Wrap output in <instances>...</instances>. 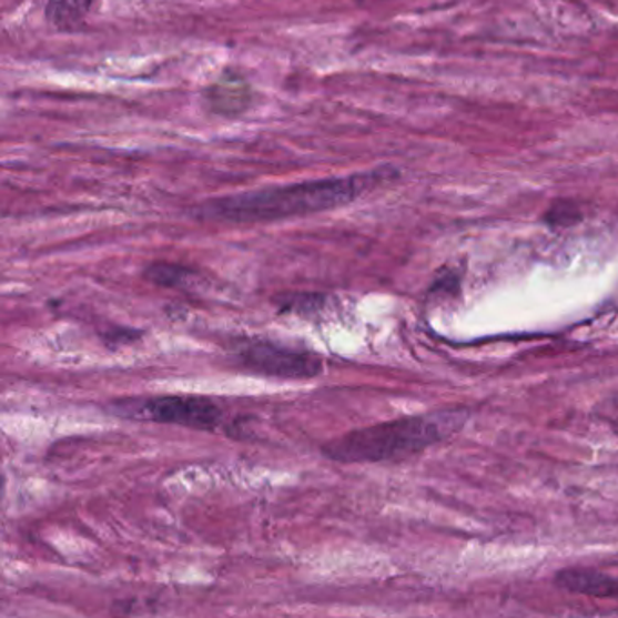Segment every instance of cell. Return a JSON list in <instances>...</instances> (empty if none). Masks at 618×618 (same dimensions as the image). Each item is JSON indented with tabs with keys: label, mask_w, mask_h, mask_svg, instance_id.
I'll return each mask as SVG.
<instances>
[{
	"label": "cell",
	"mask_w": 618,
	"mask_h": 618,
	"mask_svg": "<svg viewBox=\"0 0 618 618\" xmlns=\"http://www.w3.org/2000/svg\"><path fill=\"white\" fill-rule=\"evenodd\" d=\"M194 276L193 269L180 265V263L154 262L148 265L144 277L154 283L156 287L176 288L191 282Z\"/></svg>",
	"instance_id": "cell-9"
},
{
	"label": "cell",
	"mask_w": 618,
	"mask_h": 618,
	"mask_svg": "<svg viewBox=\"0 0 618 618\" xmlns=\"http://www.w3.org/2000/svg\"><path fill=\"white\" fill-rule=\"evenodd\" d=\"M207 100L214 113L233 116L243 113L251 104V88L240 74L225 73L220 82L207 90Z\"/></svg>",
	"instance_id": "cell-6"
},
{
	"label": "cell",
	"mask_w": 618,
	"mask_h": 618,
	"mask_svg": "<svg viewBox=\"0 0 618 618\" xmlns=\"http://www.w3.org/2000/svg\"><path fill=\"white\" fill-rule=\"evenodd\" d=\"M396 179H399V171L385 165L345 179L311 180L282 188L257 189L200 203L194 209V216L225 223L280 222L343 207L377 185Z\"/></svg>",
	"instance_id": "cell-1"
},
{
	"label": "cell",
	"mask_w": 618,
	"mask_h": 618,
	"mask_svg": "<svg viewBox=\"0 0 618 618\" xmlns=\"http://www.w3.org/2000/svg\"><path fill=\"white\" fill-rule=\"evenodd\" d=\"M466 419V412L450 411L385 421L328 440L323 445L322 454L343 465L408 459L454 436Z\"/></svg>",
	"instance_id": "cell-2"
},
{
	"label": "cell",
	"mask_w": 618,
	"mask_h": 618,
	"mask_svg": "<svg viewBox=\"0 0 618 618\" xmlns=\"http://www.w3.org/2000/svg\"><path fill=\"white\" fill-rule=\"evenodd\" d=\"M234 359L245 371L276 379H312L322 376L325 363L307 348L243 337L233 345Z\"/></svg>",
	"instance_id": "cell-4"
},
{
	"label": "cell",
	"mask_w": 618,
	"mask_h": 618,
	"mask_svg": "<svg viewBox=\"0 0 618 618\" xmlns=\"http://www.w3.org/2000/svg\"><path fill=\"white\" fill-rule=\"evenodd\" d=\"M93 0H48L45 19L51 28L71 31L90 13Z\"/></svg>",
	"instance_id": "cell-7"
},
{
	"label": "cell",
	"mask_w": 618,
	"mask_h": 618,
	"mask_svg": "<svg viewBox=\"0 0 618 618\" xmlns=\"http://www.w3.org/2000/svg\"><path fill=\"white\" fill-rule=\"evenodd\" d=\"M328 297L317 292H285L274 297V305L280 314L294 316H320L327 308Z\"/></svg>",
	"instance_id": "cell-8"
},
{
	"label": "cell",
	"mask_w": 618,
	"mask_h": 618,
	"mask_svg": "<svg viewBox=\"0 0 618 618\" xmlns=\"http://www.w3.org/2000/svg\"><path fill=\"white\" fill-rule=\"evenodd\" d=\"M555 584L571 594L618 600V579L589 568L560 569Z\"/></svg>",
	"instance_id": "cell-5"
},
{
	"label": "cell",
	"mask_w": 618,
	"mask_h": 618,
	"mask_svg": "<svg viewBox=\"0 0 618 618\" xmlns=\"http://www.w3.org/2000/svg\"><path fill=\"white\" fill-rule=\"evenodd\" d=\"M114 416L149 421L160 425L183 426L191 430L214 432L222 425L219 403L203 396H156L145 399H119L111 403Z\"/></svg>",
	"instance_id": "cell-3"
},
{
	"label": "cell",
	"mask_w": 618,
	"mask_h": 618,
	"mask_svg": "<svg viewBox=\"0 0 618 618\" xmlns=\"http://www.w3.org/2000/svg\"><path fill=\"white\" fill-rule=\"evenodd\" d=\"M543 220L549 227H574L582 220V213H580L577 203L569 202V200H557V202L551 203V207L546 211Z\"/></svg>",
	"instance_id": "cell-10"
}]
</instances>
